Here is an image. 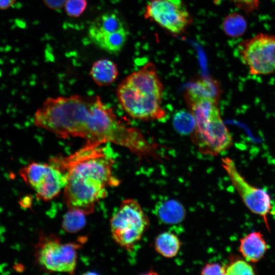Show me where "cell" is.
Wrapping results in <instances>:
<instances>
[{
	"instance_id": "17",
	"label": "cell",
	"mask_w": 275,
	"mask_h": 275,
	"mask_svg": "<svg viewBox=\"0 0 275 275\" xmlns=\"http://www.w3.org/2000/svg\"><path fill=\"white\" fill-rule=\"evenodd\" d=\"M247 22L245 18L238 13H232L227 15L222 23L224 32L231 37H238L246 31Z\"/></svg>"
},
{
	"instance_id": "10",
	"label": "cell",
	"mask_w": 275,
	"mask_h": 275,
	"mask_svg": "<svg viewBox=\"0 0 275 275\" xmlns=\"http://www.w3.org/2000/svg\"><path fill=\"white\" fill-rule=\"evenodd\" d=\"M89 37L101 49L117 54L124 46L128 32L120 16L114 12H108L95 18L88 30Z\"/></svg>"
},
{
	"instance_id": "5",
	"label": "cell",
	"mask_w": 275,
	"mask_h": 275,
	"mask_svg": "<svg viewBox=\"0 0 275 275\" xmlns=\"http://www.w3.org/2000/svg\"><path fill=\"white\" fill-rule=\"evenodd\" d=\"M149 219L134 199L123 200L110 221L112 235L121 247L131 251L149 227Z\"/></svg>"
},
{
	"instance_id": "9",
	"label": "cell",
	"mask_w": 275,
	"mask_h": 275,
	"mask_svg": "<svg viewBox=\"0 0 275 275\" xmlns=\"http://www.w3.org/2000/svg\"><path fill=\"white\" fill-rule=\"evenodd\" d=\"M222 165L245 206L253 213L262 217L269 231L268 216L274 210L269 194L263 189L251 184L238 171L234 161L231 158H223Z\"/></svg>"
},
{
	"instance_id": "2",
	"label": "cell",
	"mask_w": 275,
	"mask_h": 275,
	"mask_svg": "<svg viewBox=\"0 0 275 275\" xmlns=\"http://www.w3.org/2000/svg\"><path fill=\"white\" fill-rule=\"evenodd\" d=\"M109 144L87 141L70 155L49 160L66 175L63 199L68 209L91 214L96 203L106 196V188L119 184L112 173L115 160Z\"/></svg>"
},
{
	"instance_id": "20",
	"label": "cell",
	"mask_w": 275,
	"mask_h": 275,
	"mask_svg": "<svg viewBox=\"0 0 275 275\" xmlns=\"http://www.w3.org/2000/svg\"><path fill=\"white\" fill-rule=\"evenodd\" d=\"M227 275L254 274L255 270L253 266L245 259H231L225 266Z\"/></svg>"
},
{
	"instance_id": "12",
	"label": "cell",
	"mask_w": 275,
	"mask_h": 275,
	"mask_svg": "<svg viewBox=\"0 0 275 275\" xmlns=\"http://www.w3.org/2000/svg\"><path fill=\"white\" fill-rule=\"evenodd\" d=\"M268 248L263 235L254 231L240 239L239 251L248 262L256 263L264 257Z\"/></svg>"
},
{
	"instance_id": "24",
	"label": "cell",
	"mask_w": 275,
	"mask_h": 275,
	"mask_svg": "<svg viewBox=\"0 0 275 275\" xmlns=\"http://www.w3.org/2000/svg\"><path fill=\"white\" fill-rule=\"evenodd\" d=\"M67 0H43L46 7L53 10H61Z\"/></svg>"
},
{
	"instance_id": "18",
	"label": "cell",
	"mask_w": 275,
	"mask_h": 275,
	"mask_svg": "<svg viewBox=\"0 0 275 275\" xmlns=\"http://www.w3.org/2000/svg\"><path fill=\"white\" fill-rule=\"evenodd\" d=\"M86 215L78 210L68 209L63 217L62 222L63 229L69 233L79 231L86 224Z\"/></svg>"
},
{
	"instance_id": "27",
	"label": "cell",
	"mask_w": 275,
	"mask_h": 275,
	"mask_svg": "<svg viewBox=\"0 0 275 275\" xmlns=\"http://www.w3.org/2000/svg\"><path fill=\"white\" fill-rule=\"evenodd\" d=\"M14 269L17 271H22L23 269V266L20 264H17L14 266Z\"/></svg>"
},
{
	"instance_id": "8",
	"label": "cell",
	"mask_w": 275,
	"mask_h": 275,
	"mask_svg": "<svg viewBox=\"0 0 275 275\" xmlns=\"http://www.w3.org/2000/svg\"><path fill=\"white\" fill-rule=\"evenodd\" d=\"M238 52L251 74L268 75L275 72V36L259 34L242 42Z\"/></svg>"
},
{
	"instance_id": "1",
	"label": "cell",
	"mask_w": 275,
	"mask_h": 275,
	"mask_svg": "<svg viewBox=\"0 0 275 275\" xmlns=\"http://www.w3.org/2000/svg\"><path fill=\"white\" fill-rule=\"evenodd\" d=\"M34 123L59 138L114 144L141 157L145 153L140 132L122 123L98 96L48 98L35 112Z\"/></svg>"
},
{
	"instance_id": "16",
	"label": "cell",
	"mask_w": 275,
	"mask_h": 275,
	"mask_svg": "<svg viewBox=\"0 0 275 275\" xmlns=\"http://www.w3.org/2000/svg\"><path fill=\"white\" fill-rule=\"evenodd\" d=\"M181 247V242L178 236L170 232H164L159 234L155 240V251L160 255L167 258L175 257Z\"/></svg>"
},
{
	"instance_id": "22",
	"label": "cell",
	"mask_w": 275,
	"mask_h": 275,
	"mask_svg": "<svg viewBox=\"0 0 275 275\" xmlns=\"http://www.w3.org/2000/svg\"><path fill=\"white\" fill-rule=\"evenodd\" d=\"M200 273L203 275H224L226 273L225 266L216 262L208 263L202 268Z\"/></svg>"
},
{
	"instance_id": "25",
	"label": "cell",
	"mask_w": 275,
	"mask_h": 275,
	"mask_svg": "<svg viewBox=\"0 0 275 275\" xmlns=\"http://www.w3.org/2000/svg\"><path fill=\"white\" fill-rule=\"evenodd\" d=\"M18 203L22 208H28L31 206L32 197L30 196L23 197L19 200Z\"/></svg>"
},
{
	"instance_id": "23",
	"label": "cell",
	"mask_w": 275,
	"mask_h": 275,
	"mask_svg": "<svg viewBox=\"0 0 275 275\" xmlns=\"http://www.w3.org/2000/svg\"><path fill=\"white\" fill-rule=\"evenodd\" d=\"M238 8L246 12H252L257 10L259 0H231Z\"/></svg>"
},
{
	"instance_id": "3",
	"label": "cell",
	"mask_w": 275,
	"mask_h": 275,
	"mask_svg": "<svg viewBox=\"0 0 275 275\" xmlns=\"http://www.w3.org/2000/svg\"><path fill=\"white\" fill-rule=\"evenodd\" d=\"M163 90L155 66L148 63L124 79L117 87L116 95L121 107L130 117L159 120L166 117L161 104Z\"/></svg>"
},
{
	"instance_id": "21",
	"label": "cell",
	"mask_w": 275,
	"mask_h": 275,
	"mask_svg": "<svg viewBox=\"0 0 275 275\" xmlns=\"http://www.w3.org/2000/svg\"><path fill=\"white\" fill-rule=\"evenodd\" d=\"M87 7V0H67L64 5L67 14L74 18L80 16Z\"/></svg>"
},
{
	"instance_id": "6",
	"label": "cell",
	"mask_w": 275,
	"mask_h": 275,
	"mask_svg": "<svg viewBox=\"0 0 275 275\" xmlns=\"http://www.w3.org/2000/svg\"><path fill=\"white\" fill-rule=\"evenodd\" d=\"M86 239L82 237L76 242L64 243L54 234H40L35 246L36 261L46 271L73 274L76 265L77 251Z\"/></svg>"
},
{
	"instance_id": "13",
	"label": "cell",
	"mask_w": 275,
	"mask_h": 275,
	"mask_svg": "<svg viewBox=\"0 0 275 275\" xmlns=\"http://www.w3.org/2000/svg\"><path fill=\"white\" fill-rule=\"evenodd\" d=\"M153 213L160 223L170 225L179 224L186 216V210L182 204L172 199L158 202L154 206Z\"/></svg>"
},
{
	"instance_id": "4",
	"label": "cell",
	"mask_w": 275,
	"mask_h": 275,
	"mask_svg": "<svg viewBox=\"0 0 275 275\" xmlns=\"http://www.w3.org/2000/svg\"><path fill=\"white\" fill-rule=\"evenodd\" d=\"M218 100L212 98L185 100L195 120L192 140L201 153L212 156L228 150L233 144L221 118Z\"/></svg>"
},
{
	"instance_id": "19",
	"label": "cell",
	"mask_w": 275,
	"mask_h": 275,
	"mask_svg": "<svg viewBox=\"0 0 275 275\" xmlns=\"http://www.w3.org/2000/svg\"><path fill=\"white\" fill-rule=\"evenodd\" d=\"M174 125L177 131L181 133H192L195 128V120L190 113L178 112L174 117Z\"/></svg>"
},
{
	"instance_id": "26",
	"label": "cell",
	"mask_w": 275,
	"mask_h": 275,
	"mask_svg": "<svg viewBox=\"0 0 275 275\" xmlns=\"http://www.w3.org/2000/svg\"><path fill=\"white\" fill-rule=\"evenodd\" d=\"M16 0H0V10L7 9L14 5Z\"/></svg>"
},
{
	"instance_id": "11",
	"label": "cell",
	"mask_w": 275,
	"mask_h": 275,
	"mask_svg": "<svg viewBox=\"0 0 275 275\" xmlns=\"http://www.w3.org/2000/svg\"><path fill=\"white\" fill-rule=\"evenodd\" d=\"M144 17L175 35L183 33L193 22L182 0H150L145 8Z\"/></svg>"
},
{
	"instance_id": "15",
	"label": "cell",
	"mask_w": 275,
	"mask_h": 275,
	"mask_svg": "<svg viewBox=\"0 0 275 275\" xmlns=\"http://www.w3.org/2000/svg\"><path fill=\"white\" fill-rule=\"evenodd\" d=\"M118 73L117 65L113 61L106 59L95 62L90 71L93 81L100 87L107 86L114 82Z\"/></svg>"
},
{
	"instance_id": "7",
	"label": "cell",
	"mask_w": 275,
	"mask_h": 275,
	"mask_svg": "<svg viewBox=\"0 0 275 275\" xmlns=\"http://www.w3.org/2000/svg\"><path fill=\"white\" fill-rule=\"evenodd\" d=\"M19 175L25 183L35 191L37 199L52 200L66 184L64 173L53 162H31L21 168Z\"/></svg>"
},
{
	"instance_id": "14",
	"label": "cell",
	"mask_w": 275,
	"mask_h": 275,
	"mask_svg": "<svg viewBox=\"0 0 275 275\" xmlns=\"http://www.w3.org/2000/svg\"><path fill=\"white\" fill-rule=\"evenodd\" d=\"M222 91L218 82L211 78H201L190 83L186 88L185 100L203 98L219 99Z\"/></svg>"
}]
</instances>
